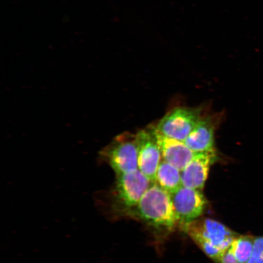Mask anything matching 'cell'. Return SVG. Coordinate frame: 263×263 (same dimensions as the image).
I'll return each instance as SVG.
<instances>
[{"instance_id":"cell-1","label":"cell","mask_w":263,"mask_h":263,"mask_svg":"<svg viewBox=\"0 0 263 263\" xmlns=\"http://www.w3.org/2000/svg\"><path fill=\"white\" fill-rule=\"evenodd\" d=\"M134 209L133 215L157 228L172 229L179 221L172 195L157 184L150 186Z\"/></svg>"},{"instance_id":"cell-13","label":"cell","mask_w":263,"mask_h":263,"mask_svg":"<svg viewBox=\"0 0 263 263\" xmlns=\"http://www.w3.org/2000/svg\"><path fill=\"white\" fill-rule=\"evenodd\" d=\"M247 263H263V236L255 238L254 251Z\"/></svg>"},{"instance_id":"cell-12","label":"cell","mask_w":263,"mask_h":263,"mask_svg":"<svg viewBox=\"0 0 263 263\" xmlns=\"http://www.w3.org/2000/svg\"><path fill=\"white\" fill-rule=\"evenodd\" d=\"M255 238L251 235H242L236 237L230 248L239 263H247L254 251Z\"/></svg>"},{"instance_id":"cell-2","label":"cell","mask_w":263,"mask_h":263,"mask_svg":"<svg viewBox=\"0 0 263 263\" xmlns=\"http://www.w3.org/2000/svg\"><path fill=\"white\" fill-rule=\"evenodd\" d=\"M184 226L191 238L216 262L238 236L225 225L212 219H196Z\"/></svg>"},{"instance_id":"cell-4","label":"cell","mask_w":263,"mask_h":263,"mask_svg":"<svg viewBox=\"0 0 263 263\" xmlns=\"http://www.w3.org/2000/svg\"><path fill=\"white\" fill-rule=\"evenodd\" d=\"M103 157L117 176L139 170L136 136L126 134L117 137L103 151Z\"/></svg>"},{"instance_id":"cell-6","label":"cell","mask_w":263,"mask_h":263,"mask_svg":"<svg viewBox=\"0 0 263 263\" xmlns=\"http://www.w3.org/2000/svg\"><path fill=\"white\" fill-rule=\"evenodd\" d=\"M139 149V170L151 182H156L158 167L162 161V153L157 142L153 127L142 130L136 135Z\"/></svg>"},{"instance_id":"cell-3","label":"cell","mask_w":263,"mask_h":263,"mask_svg":"<svg viewBox=\"0 0 263 263\" xmlns=\"http://www.w3.org/2000/svg\"><path fill=\"white\" fill-rule=\"evenodd\" d=\"M151 183L139 170L117 176L114 192L115 211L129 214L139 203Z\"/></svg>"},{"instance_id":"cell-9","label":"cell","mask_w":263,"mask_h":263,"mask_svg":"<svg viewBox=\"0 0 263 263\" xmlns=\"http://www.w3.org/2000/svg\"><path fill=\"white\" fill-rule=\"evenodd\" d=\"M164 161L172 164L180 172L192 160L196 153L183 141L164 137L152 127Z\"/></svg>"},{"instance_id":"cell-10","label":"cell","mask_w":263,"mask_h":263,"mask_svg":"<svg viewBox=\"0 0 263 263\" xmlns=\"http://www.w3.org/2000/svg\"><path fill=\"white\" fill-rule=\"evenodd\" d=\"M215 127L209 117H202L184 143L194 153L212 152L215 151Z\"/></svg>"},{"instance_id":"cell-7","label":"cell","mask_w":263,"mask_h":263,"mask_svg":"<svg viewBox=\"0 0 263 263\" xmlns=\"http://www.w3.org/2000/svg\"><path fill=\"white\" fill-rule=\"evenodd\" d=\"M172 197L179 221L184 226L198 219L204 212L206 201L201 190L183 186Z\"/></svg>"},{"instance_id":"cell-8","label":"cell","mask_w":263,"mask_h":263,"mask_svg":"<svg viewBox=\"0 0 263 263\" xmlns=\"http://www.w3.org/2000/svg\"><path fill=\"white\" fill-rule=\"evenodd\" d=\"M216 159L215 151L196 153L192 160L181 171L183 186L202 190L208 178L210 166Z\"/></svg>"},{"instance_id":"cell-5","label":"cell","mask_w":263,"mask_h":263,"mask_svg":"<svg viewBox=\"0 0 263 263\" xmlns=\"http://www.w3.org/2000/svg\"><path fill=\"white\" fill-rule=\"evenodd\" d=\"M201 118L200 111L195 108H176L154 128L164 137L184 142Z\"/></svg>"},{"instance_id":"cell-14","label":"cell","mask_w":263,"mask_h":263,"mask_svg":"<svg viewBox=\"0 0 263 263\" xmlns=\"http://www.w3.org/2000/svg\"><path fill=\"white\" fill-rule=\"evenodd\" d=\"M218 262L219 263H239L230 247L223 253Z\"/></svg>"},{"instance_id":"cell-11","label":"cell","mask_w":263,"mask_h":263,"mask_svg":"<svg viewBox=\"0 0 263 263\" xmlns=\"http://www.w3.org/2000/svg\"><path fill=\"white\" fill-rule=\"evenodd\" d=\"M156 182L171 195L183 186L180 171L164 160L158 167Z\"/></svg>"}]
</instances>
